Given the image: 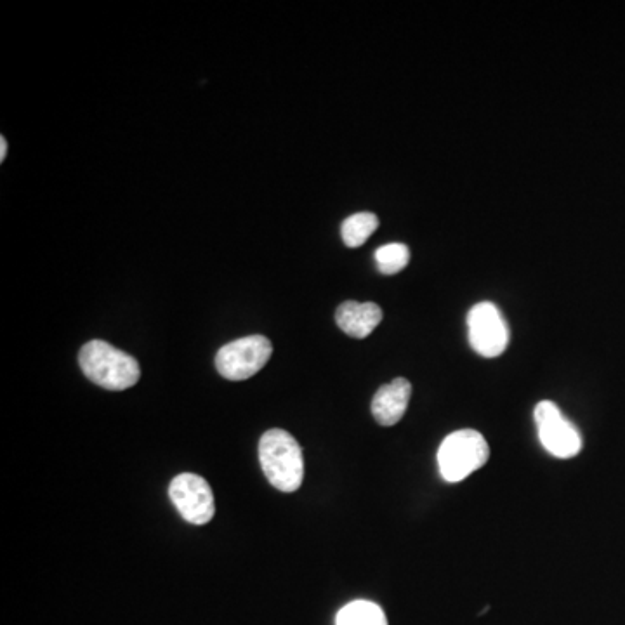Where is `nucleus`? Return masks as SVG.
<instances>
[{"instance_id": "12", "label": "nucleus", "mask_w": 625, "mask_h": 625, "mask_svg": "<svg viewBox=\"0 0 625 625\" xmlns=\"http://www.w3.org/2000/svg\"><path fill=\"white\" fill-rule=\"evenodd\" d=\"M410 261V250L407 245L388 244L375 250V263L384 275H395L402 271Z\"/></svg>"}, {"instance_id": "1", "label": "nucleus", "mask_w": 625, "mask_h": 625, "mask_svg": "<svg viewBox=\"0 0 625 625\" xmlns=\"http://www.w3.org/2000/svg\"><path fill=\"white\" fill-rule=\"evenodd\" d=\"M259 461L271 487L292 494L303 485V450L283 429H270L259 441Z\"/></svg>"}, {"instance_id": "2", "label": "nucleus", "mask_w": 625, "mask_h": 625, "mask_svg": "<svg viewBox=\"0 0 625 625\" xmlns=\"http://www.w3.org/2000/svg\"><path fill=\"white\" fill-rule=\"evenodd\" d=\"M80 369L89 381L108 391H124L136 386L141 369L136 358L105 341H89L79 353Z\"/></svg>"}, {"instance_id": "10", "label": "nucleus", "mask_w": 625, "mask_h": 625, "mask_svg": "<svg viewBox=\"0 0 625 625\" xmlns=\"http://www.w3.org/2000/svg\"><path fill=\"white\" fill-rule=\"evenodd\" d=\"M336 625H388V619L381 606L358 599L337 613Z\"/></svg>"}, {"instance_id": "11", "label": "nucleus", "mask_w": 625, "mask_h": 625, "mask_svg": "<svg viewBox=\"0 0 625 625\" xmlns=\"http://www.w3.org/2000/svg\"><path fill=\"white\" fill-rule=\"evenodd\" d=\"M377 226H379V219L372 212H358L349 216L341 226L344 244L351 249L362 247L374 235Z\"/></svg>"}, {"instance_id": "8", "label": "nucleus", "mask_w": 625, "mask_h": 625, "mask_svg": "<svg viewBox=\"0 0 625 625\" xmlns=\"http://www.w3.org/2000/svg\"><path fill=\"white\" fill-rule=\"evenodd\" d=\"M410 396H412V384L407 379L400 377L389 384H384L372 400V415L375 421L384 428L398 424L407 412Z\"/></svg>"}, {"instance_id": "6", "label": "nucleus", "mask_w": 625, "mask_h": 625, "mask_svg": "<svg viewBox=\"0 0 625 625\" xmlns=\"http://www.w3.org/2000/svg\"><path fill=\"white\" fill-rule=\"evenodd\" d=\"M169 497L183 520L191 525H207L216 514L211 485L198 474L176 476L169 485Z\"/></svg>"}, {"instance_id": "4", "label": "nucleus", "mask_w": 625, "mask_h": 625, "mask_svg": "<svg viewBox=\"0 0 625 625\" xmlns=\"http://www.w3.org/2000/svg\"><path fill=\"white\" fill-rule=\"evenodd\" d=\"M271 353L273 346L268 337H242L219 349L216 369L228 381H247L270 362Z\"/></svg>"}, {"instance_id": "7", "label": "nucleus", "mask_w": 625, "mask_h": 625, "mask_svg": "<svg viewBox=\"0 0 625 625\" xmlns=\"http://www.w3.org/2000/svg\"><path fill=\"white\" fill-rule=\"evenodd\" d=\"M468 334L471 348L485 358L502 355L509 344V327L492 303L476 304L469 311Z\"/></svg>"}, {"instance_id": "5", "label": "nucleus", "mask_w": 625, "mask_h": 625, "mask_svg": "<svg viewBox=\"0 0 625 625\" xmlns=\"http://www.w3.org/2000/svg\"><path fill=\"white\" fill-rule=\"evenodd\" d=\"M540 443L549 454L558 459H572L582 450V436L579 429L561 414L553 402H540L533 412Z\"/></svg>"}, {"instance_id": "13", "label": "nucleus", "mask_w": 625, "mask_h": 625, "mask_svg": "<svg viewBox=\"0 0 625 625\" xmlns=\"http://www.w3.org/2000/svg\"><path fill=\"white\" fill-rule=\"evenodd\" d=\"M7 155V141L6 138H0V162L6 160Z\"/></svg>"}, {"instance_id": "3", "label": "nucleus", "mask_w": 625, "mask_h": 625, "mask_svg": "<svg viewBox=\"0 0 625 625\" xmlns=\"http://www.w3.org/2000/svg\"><path fill=\"white\" fill-rule=\"evenodd\" d=\"M490 457V448L481 433L462 429L448 435L438 448V466L443 480L459 483L469 474L483 468Z\"/></svg>"}, {"instance_id": "9", "label": "nucleus", "mask_w": 625, "mask_h": 625, "mask_svg": "<svg viewBox=\"0 0 625 625\" xmlns=\"http://www.w3.org/2000/svg\"><path fill=\"white\" fill-rule=\"evenodd\" d=\"M336 322L349 337L365 339L382 322V310L375 303L346 301L337 308Z\"/></svg>"}]
</instances>
